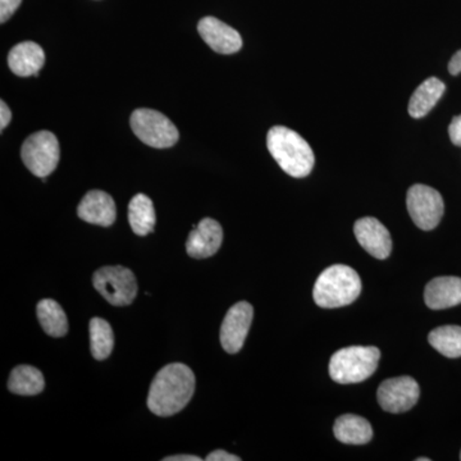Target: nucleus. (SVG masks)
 Instances as JSON below:
<instances>
[{
    "label": "nucleus",
    "mask_w": 461,
    "mask_h": 461,
    "mask_svg": "<svg viewBox=\"0 0 461 461\" xmlns=\"http://www.w3.org/2000/svg\"><path fill=\"white\" fill-rule=\"evenodd\" d=\"M23 0H0V23H5L14 16Z\"/></svg>",
    "instance_id": "b1692460"
},
{
    "label": "nucleus",
    "mask_w": 461,
    "mask_h": 461,
    "mask_svg": "<svg viewBox=\"0 0 461 461\" xmlns=\"http://www.w3.org/2000/svg\"><path fill=\"white\" fill-rule=\"evenodd\" d=\"M424 300L427 306L433 311H442L461 304V278H433L426 286Z\"/></svg>",
    "instance_id": "dca6fc26"
},
{
    "label": "nucleus",
    "mask_w": 461,
    "mask_h": 461,
    "mask_svg": "<svg viewBox=\"0 0 461 461\" xmlns=\"http://www.w3.org/2000/svg\"><path fill=\"white\" fill-rule=\"evenodd\" d=\"M420 384L414 378L403 375L387 379L378 388L379 405L384 411L393 414H402L411 411L420 399Z\"/></svg>",
    "instance_id": "1a4fd4ad"
},
{
    "label": "nucleus",
    "mask_w": 461,
    "mask_h": 461,
    "mask_svg": "<svg viewBox=\"0 0 461 461\" xmlns=\"http://www.w3.org/2000/svg\"><path fill=\"white\" fill-rule=\"evenodd\" d=\"M12 120V112L5 102H0V130H5Z\"/></svg>",
    "instance_id": "bb28decb"
},
{
    "label": "nucleus",
    "mask_w": 461,
    "mask_h": 461,
    "mask_svg": "<svg viewBox=\"0 0 461 461\" xmlns=\"http://www.w3.org/2000/svg\"><path fill=\"white\" fill-rule=\"evenodd\" d=\"M406 206L412 222L423 230L436 229L445 212L441 194L426 185H414L409 189Z\"/></svg>",
    "instance_id": "6e6552de"
},
{
    "label": "nucleus",
    "mask_w": 461,
    "mask_h": 461,
    "mask_svg": "<svg viewBox=\"0 0 461 461\" xmlns=\"http://www.w3.org/2000/svg\"><path fill=\"white\" fill-rule=\"evenodd\" d=\"M195 393V375L189 366L172 363L157 373L148 395L149 411L158 417L180 412Z\"/></svg>",
    "instance_id": "f257e3e1"
},
{
    "label": "nucleus",
    "mask_w": 461,
    "mask_h": 461,
    "mask_svg": "<svg viewBox=\"0 0 461 461\" xmlns=\"http://www.w3.org/2000/svg\"><path fill=\"white\" fill-rule=\"evenodd\" d=\"M429 341L444 357H461V327L459 326L438 327L429 333Z\"/></svg>",
    "instance_id": "5701e85b"
},
{
    "label": "nucleus",
    "mask_w": 461,
    "mask_h": 461,
    "mask_svg": "<svg viewBox=\"0 0 461 461\" xmlns=\"http://www.w3.org/2000/svg\"><path fill=\"white\" fill-rule=\"evenodd\" d=\"M460 460H461V453H460Z\"/></svg>",
    "instance_id": "7c9ffc66"
},
{
    "label": "nucleus",
    "mask_w": 461,
    "mask_h": 461,
    "mask_svg": "<svg viewBox=\"0 0 461 461\" xmlns=\"http://www.w3.org/2000/svg\"><path fill=\"white\" fill-rule=\"evenodd\" d=\"M198 32L209 48L220 54L238 53L242 48V38L233 29L215 17H204L199 21Z\"/></svg>",
    "instance_id": "f8f14e48"
},
{
    "label": "nucleus",
    "mask_w": 461,
    "mask_h": 461,
    "mask_svg": "<svg viewBox=\"0 0 461 461\" xmlns=\"http://www.w3.org/2000/svg\"><path fill=\"white\" fill-rule=\"evenodd\" d=\"M448 71L454 76L461 74V50L455 53L454 57L451 58L450 63H448Z\"/></svg>",
    "instance_id": "cd10ccee"
},
{
    "label": "nucleus",
    "mask_w": 461,
    "mask_h": 461,
    "mask_svg": "<svg viewBox=\"0 0 461 461\" xmlns=\"http://www.w3.org/2000/svg\"><path fill=\"white\" fill-rule=\"evenodd\" d=\"M206 461H240L239 456H236V455H232L230 453H227V451L224 450H215L213 453H211L206 456Z\"/></svg>",
    "instance_id": "a878e982"
},
{
    "label": "nucleus",
    "mask_w": 461,
    "mask_h": 461,
    "mask_svg": "<svg viewBox=\"0 0 461 461\" xmlns=\"http://www.w3.org/2000/svg\"><path fill=\"white\" fill-rule=\"evenodd\" d=\"M77 214L85 222L109 227L117 217L115 203L109 194L100 190H91L81 200Z\"/></svg>",
    "instance_id": "4468645a"
},
{
    "label": "nucleus",
    "mask_w": 461,
    "mask_h": 461,
    "mask_svg": "<svg viewBox=\"0 0 461 461\" xmlns=\"http://www.w3.org/2000/svg\"><path fill=\"white\" fill-rule=\"evenodd\" d=\"M333 433L339 442L346 445H366L373 438L371 423L366 418L354 414L338 418Z\"/></svg>",
    "instance_id": "f3484780"
},
{
    "label": "nucleus",
    "mask_w": 461,
    "mask_h": 461,
    "mask_svg": "<svg viewBox=\"0 0 461 461\" xmlns=\"http://www.w3.org/2000/svg\"><path fill=\"white\" fill-rule=\"evenodd\" d=\"M362 293V280L351 267L335 264L324 269L313 288L315 304L324 309L350 305Z\"/></svg>",
    "instance_id": "7ed1b4c3"
},
{
    "label": "nucleus",
    "mask_w": 461,
    "mask_h": 461,
    "mask_svg": "<svg viewBox=\"0 0 461 461\" xmlns=\"http://www.w3.org/2000/svg\"><path fill=\"white\" fill-rule=\"evenodd\" d=\"M45 63V53L41 45L33 41H23L12 48L8 54V66L20 77L36 76Z\"/></svg>",
    "instance_id": "2eb2a0df"
},
{
    "label": "nucleus",
    "mask_w": 461,
    "mask_h": 461,
    "mask_svg": "<svg viewBox=\"0 0 461 461\" xmlns=\"http://www.w3.org/2000/svg\"><path fill=\"white\" fill-rule=\"evenodd\" d=\"M222 241L223 230L221 224L212 218H204L191 230L186 242V251L194 259H206L220 250Z\"/></svg>",
    "instance_id": "ddd939ff"
},
{
    "label": "nucleus",
    "mask_w": 461,
    "mask_h": 461,
    "mask_svg": "<svg viewBox=\"0 0 461 461\" xmlns=\"http://www.w3.org/2000/svg\"><path fill=\"white\" fill-rule=\"evenodd\" d=\"M129 221L136 235L147 236L156 226V211L153 202L145 194L133 196L129 204Z\"/></svg>",
    "instance_id": "aec40b11"
},
{
    "label": "nucleus",
    "mask_w": 461,
    "mask_h": 461,
    "mask_svg": "<svg viewBox=\"0 0 461 461\" xmlns=\"http://www.w3.org/2000/svg\"><path fill=\"white\" fill-rule=\"evenodd\" d=\"M448 135H450L454 145L461 147V114L456 115L451 121L450 126H448Z\"/></svg>",
    "instance_id": "393cba45"
},
{
    "label": "nucleus",
    "mask_w": 461,
    "mask_h": 461,
    "mask_svg": "<svg viewBox=\"0 0 461 461\" xmlns=\"http://www.w3.org/2000/svg\"><path fill=\"white\" fill-rule=\"evenodd\" d=\"M446 90L445 84L439 78L429 77L412 93L409 102V114L412 118H423L429 113Z\"/></svg>",
    "instance_id": "a211bd4d"
},
{
    "label": "nucleus",
    "mask_w": 461,
    "mask_h": 461,
    "mask_svg": "<svg viewBox=\"0 0 461 461\" xmlns=\"http://www.w3.org/2000/svg\"><path fill=\"white\" fill-rule=\"evenodd\" d=\"M417 461H430L429 457H418Z\"/></svg>",
    "instance_id": "c756f323"
},
{
    "label": "nucleus",
    "mask_w": 461,
    "mask_h": 461,
    "mask_svg": "<svg viewBox=\"0 0 461 461\" xmlns=\"http://www.w3.org/2000/svg\"><path fill=\"white\" fill-rule=\"evenodd\" d=\"M267 147L278 166L291 177L311 175L315 157L303 136L285 126H275L267 135Z\"/></svg>",
    "instance_id": "f03ea898"
},
{
    "label": "nucleus",
    "mask_w": 461,
    "mask_h": 461,
    "mask_svg": "<svg viewBox=\"0 0 461 461\" xmlns=\"http://www.w3.org/2000/svg\"><path fill=\"white\" fill-rule=\"evenodd\" d=\"M59 142L50 131L32 133L23 142L21 157L36 177H48L59 163Z\"/></svg>",
    "instance_id": "0eeeda50"
},
{
    "label": "nucleus",
    "mask_w": 461,
    "mask_h": 461,
    "mask_svg": "<svg viewBox=\"0 0 461 461\" xmlns=\"http://www.w3.org/2000/svg\"><path fill=\"white\" fill-rule=\"evenodd\" d=\"M130 123L133 133L151 148H171L180 139L177 127L172 121L154 109H136Z\"/></svg>",
    "instance_id": "39448f33"
},
{
    "label": "nucleus",
    "mask_w": 461,
    "mask_h": 461,
    "mask_svg": "<svg viewBox=\"0 0 461 461\" xmlns=\"http://www.w3.org/2000/svg\"><path fill=\"white\" fill-rule=\"evenodd\" d=\"M355 238L364 250L379 260L387 259L393 250L390 232L378 220L373 217L360 218L354 224Z\"/></svg>",
    "instance_id": "9b49d317"
},
{
    "label": "nucleus",
    "mask_w": 461,
    "mask_h": 461,
    "mask_svg": "<svg viewBox=\"0 0 461 461\" xmlns=\"http://www.w3.org/2000/svg\"><path fill=\"white\" fill-rule=\"evenodd\" d=\"M381 351L375 346H350L330 357V375L339 384H360L377 369Z\"/></svg>",
    "instance_id": "20e7f679"
},
{
    "label": "nucleus",
    "mask_w": 461,
    "mask_h": 461,
    "mask_svg": "<svg viewBox=\"0 0 461 461\" xmlns=\"http://www.w3.org/2000/svg\"><path fill=\"white\" fill-rule=\"evenodd\" d=\"M45 387L44 375L32 366H18L11 372L8 388L21 396H33L42 393Z\"/></svg>",
    "instance_id": "6ab92c4d"
},
{
    "label": "nucleus",
    "mask_w": 461,
    "mask_h": 461,
    "mask_svg": "<svg viewBox=\"0 0 461 461\" xmlns=\"http://www.w3.org/2000/svg\"><path fill=\"white\" fill-rule=\"evenodd\" d=\"M254 309L248 302H240L227 312L221 327V344L229 354L241 350L253 323Z\"/></svg>",
    "instance_id": "9d476101"
},
{
    "label": "nucleus",
    "mask_w": 461,
    "mask_h": 461,
    "mask_svg": "<svg viewBox=\"0 0 461 461\" xmlns=\"http://www.w3.org/2000/svg\"><path fill=\"white\" fill-rule=\"evenodd\" d=\"M90 348L96 360H105L112 354L114 346L113 330L103 318L90 321Z\"/></svg>",
    "instance_id": "4be33fe9"
},
{
    "label": "nucleus",
    "mask_w": 461,
    "mask_h": 461,
    "mask_svg": "<svg viewBox=\"0 0 461 461\" xmlns=\"http://www.w3.org/2000/svg\"><path fill=\"white\" fill-rule=\"evenodd\" d=\"M93 284L100 295L114 306L132 304L138 296L135 275L124 267H103L94 273Z\"/></svg>",
    "instance_id": "423d86ee"
},
{
    "label": "nucleus",
    "mask_w": 461,
    "mask_h": 461,
    "mask_svg": "<svg viewBox=\"0 0 461 461\" xmlns=\"http://www.w3.org/2000/svg\"><path fill=\"white\" fill-rule=\"evenodd\" d=\"M163 461H202V459L195 455H172L165 457Z\"/></svg>",
    "instance_id": "c85d7f7f"
},
{
    "label": "nucleus",
    "mask_w": 461,
    "mask_h": 461,
    "mask_svg": "<svg viewBox=\"0 0 461 461\" xmlns=\"http://www.w3.org/2000/svg\"><path fill=\"white\" fill-rule=\"evenodd\" d=\"M36 314L42 330L51 338H63L68 332V320L65 311L54 300L44 299L39 302Z\"/></svg>",
    "instance_id": "412c9836"
}]
</instances>
